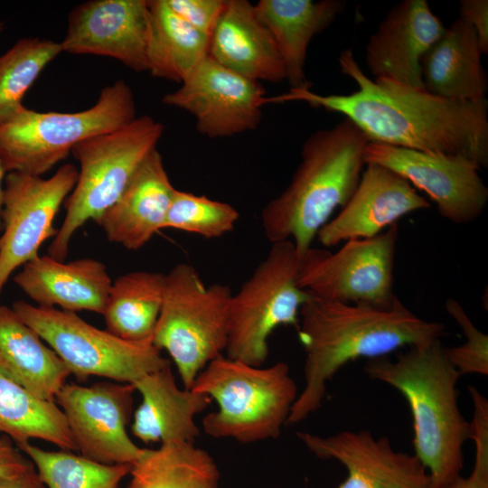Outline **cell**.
Segmentation results:
<instances>
[{
    "mask_svg": "<svg viewBox=\"0 0 488 488\" xmlns=\"http://www.w3.org/2000/svg\"><path fill=\"white\" fill-rule=\"evenodd\" d=\"M341 72L357 85L350 94L322 95L309 89L267 98V103L301 101L339 113L370 142L424 152L462 155L480 169L488 165L486 100L474 103L438 97L426 89L371 79L351 49L338 58Z\"/></svg>",
    "mask_w": 488,
    "mask_h": 488,
    "instance_id": "1",
    "label": "cell"
},
{
    "mask_svg": "<svg viewBox=\"0 0 488 488\" xmlns=\"http://www.w3.org/2000/svg\"><path fill=\"white\" fill-rule=\"evenodd\" d=\"M297 328L305 352V386L287 425L304 421L321 408L328 382L348 362L427 344L445 332L442 323L420 318L398 296L389 307L381 308L333 301L310 292L300 308Z\"/></svg>",
    "mask_w": 488,
    "mask_h": 488,
    "instance_id": "2",
    "label": "cell"
},
{
    "mask_svg": "<svg viewBox=\"0 0 488 488\" xmlns=\"http://www.w3.org/2000/svg\"><path fill=\"white\" fill-rule=\"evenodd\" d=\"M364 371L397 389L412 415L414 454L427 469L432 488H442L461 475L464 446L471 424L458 405L460 377L440 339L411 346L395 360H369Z\"/></svg>",
    "mask_w": 488,
    "mask_h": 488,
    "instance_id": "3",
    "label": "cell"
},
{
    "mask_svg": "<svg viewBox=\"0 0 488 488\" xmlns=\"http://www.w3.org/2000/svg\"><path fill=\"white\" fill-rule=\"evenodd\" d=\"M367 136L349 119L311 134L286 188L261 212L270 243L291 240L302 257L320 229L354 192L366 165Z\"/></svg>",
    "mask_w": 488,
    "mask_h": 488,
    "instance_id": "4",
    "label": "cell"
},
{
    "mask_svg": "<svg viewBox=\"0 0 488 488\" xmlns=\"http://www.w3.org/2000/svg\"><path fill=\"white\" fill-rule=\"evenodd\" d=\"M191 389L218 405L203 418L205 434L241 444L277 438L298 396L286 362L254 366L226 355L210 361Z\"/></svg>",
    "mask_w": 488,
    "mask_h": 488,
    "instance_id": "5",
    "label": "cell"
},
{
    "mask_svg": "<svg viewBox=\"0 0 488 488\" xmlns=\"http://www.w3.org/2000/svg\"><path fill=\"white\" fill-rule=\"evenodd\" d=\"M164 126L150 116L79 143L71 154L79 162L78 179L64 202L65 217L48 248L64 261L75 232L88 221H98L120 197L146 156L156 148Z\"/></svg>",
    "mask_w": 488,
    "mask_h": 488,
    "instance_id": "6",
    "label": "cell"
},
{
    "mask_svg": "<svg viewBox=\"0 0 488 488\" xmlns=\"http://www.w3.org/2000/svg\"><path fill=\"white\" fill-rule=\"evenodd\" d=\"M136 117L133 91L123 80L104 88L78 112H39L23 105L0 123V162L5 172L42 176L80 142Z\"/></svg>",
    "mask_w": 488,
    "mask_h": 488,
    "instance_id": "7",
    "label": "cell"
},
{
    "mask_svg": "<svg viewBox=\"0 0 488 488\" xmlns=\"http://www.w3.org/2000/svg\"><path fill=\"white\" fill-rule=\"evenodd\" d=\"M165 278L153 344L167 352L183 388L191 389L201 371L226 350L232 292L222 284L206 286L188 263L175 265Z\"/></svg>",
    "mask_w": 488,
    "mask_h": 488,
    "instance_id": "8",
    "label": "cell"
},
{
    "mask_svg": "<svg viewBox=\"0 0 488 488\" xmlns=\"http://www.w3.org/2000/svg\"><path fill=\"white\" fill-rule=\"evenodd\" d=\"M302 257L291 240L272 243L266 258L232 293L226 356L263 366L271 333L281 325L297 326L300 308L309 296L299 281Z\"/></svg>",
    "mask_w": 488,
    "mask_h": 488,
    "instance_id": "9",
    "label": "cell"
},
{
    "mask_svg": "<svg viewBox=\"0 0 488 488\" xmlns=\"http://www.w3.org/2000/svg\"><path fill=\"white\" fill-rule=\"evenodd\" d=\"M15 314L55 352L80 380L104 377L133 384L171 362L153 342L131 343L93 326L76 313L14 302Z\"/></svg>",
    "mask_w": 488,
    "mask_h": 488,
    "instance_id": "10",
    "label": "cell"
},
{
    "mask_svg": "<svg viewBox=\"0 0 488 488\" xmlns=\"http://www.w3.org/2000/svg\"><path fill=\"white\" fill-rule=\"evenodd\" d=\"M398 223L371 238L350 239L335 252L311 248L302 257L301 286L322 298L375 307H389Z\"/></svg>",
    "mask_w": 488,
    "mask_h": 488,
    "instance_id": "11",
    "label": "cell"
},
{
    "mask_svg": "<svg viewBox=\"0 0 488 488\" xmlns=\"http://www.w3.org/2000/svg\"><path fill=\"white\" fill-rule=\"evenodd\" d=\"M78 168L61 165L50 178L21 173L5 177L0 236V296L10 276L39 256V249L58 232L57 213L75 187Z\"/></svg>",
    "mask_w": 488,
    "mask_h": 488,
    "instance_id": "12",
    "label": "cell"
},
{
    "mask_svg": "<svg viewBox=\"0 0 488 488\" xmlns=\"http://www.w3.org/2000/svg\"><path fill=\"white\" fill-rule=\"evenodd\" d=\"M132 384L65 383L55 397L81 456L104 465H133L142 455L127 426L133 417Z\"/></svg>",
    "mask_w": 488,
    "mask_h": 488,
    "instance_id": "13",
    "label": "cell"
},
{
    "mask_svg": "<svg viewBox=\"0 0 488 488\" xmlns=\"http://www.w3.org/2000/svg\"><path fill=\"white\" fill-rule=\"evenodd\" d=\"M364 158L366 164L385 166L425 192L452 223H471L486 207L488 188L480 168L465 156L369 142Z\"/></svg>",
    "mask_w": 488,
    "mask_h": 488,
    "instance_id": "14",
    "label": "cell"
},
{
    "mask_svg": "<svg viewBox=\"0 0 488 488\" xmlns=\"http://www.w3.org/2000/svg\"><path fill=\"white\" fill-rule=\"evenodd\" d=\"M260 82L243 77L205 58L163 97V102L189 112L197 131L210 138L229 137L256 129L267 104Z\"/></svg>",
    "mask_w": 488,
    "mask_h": 488,
    "instance_id": "15",
    "label": "cell"
},
{
    "mask_svg": "<svg viewBox=\"0 0 488 488\" xmlns=\"http://www.w3.org/2000/svg\"><path fill=\"white\" fill-rule=\"evenodd\" d=\"M147 0H91L69 14L62 52L114 58L135 71H148Z\"/></svg>",
    "mask_w": 488,
    "mask_h": 488,
    "instance_id": "16",
    "label": "cell"
},
{
    "mask_svg": "<svg viewBox=\"0 0 488 488\" xmlns=\"http://www.w3.org/2000/svg\"><path fill=\"white\" fill-rule=\"evenodd\" d=\"M296 436L318 458L344 466L347 475L337 488H432L415 454L394 449L387 437H375L369 430L327 436L298 431Z\"/></svg>",
    "mask_w": 488,
    "mask_h": 488,
    "instance_id": "17",
    "label": "cell"
},
{
    "mask_svg": "<svg viewBox=\"0 0 488 488\" xmlns=\"http://www.w3.org/2000/svg\"><path fill=\"white\" fill-rule=\"evenodd\" d=\"M430 206L429 201L399 174L377 164H366L347 203L316 237L325 247L374 237L400 218Z\"/></svg>",
    "mask_w": 488,
    "mask_h": 488,
    "instance_id": "18",
    "label": "cell"
},
{
    "mask_svg": "<svg viewBox=\"0 0 488 488\" xmlns=\"http://www.w3.org/2000/svg\"><path fill=\"white\" fill-rule=\"evenodd\" d=\"M445 29L427 0L392 6L366 44L365 62L373 79L425 89L421 61Z\"/></svg>",
    "mask_w": 488,
    "mask_h": 488,
    "instance_id": "19",
    "label": "cell"
},
{
    "mask_svg": "<svg viewBox=\"0 0 488 488\" xmlns=\"http://www.w3.org/2000/svg\"><path fill=\"white\" fill-rule=\"evenodd\" d=\"M14 282L36 305L102 314L113 281L107 266L98 259L64 262L39 255L23 266Z\"/></svg>",
    "mask_w": 488,
    "mask_h": 488,
    "instance_id": "20",
    "label": "cell"
},
{
    "mask_svg": "<svg viewBox=\"0 0 488 488\" xmlns=\"http://www.w3.org/2000/svg\"><path fill=\"white\" fill-rule=\"evenodd\" d=\"M174 191L163 157L155 148L97 223L109 241L128 250H138L163 229Z\"/></svg>",
    "mask_w": 488,
    "mask_h": 488,
    "instance_id": "21",
    "label": "cell"
},
{
    "mask_svg": "<svg viewBox=\"0 0 488 488\" xmlns=\"http://www.w3.org/2000/svg\"><path fill=\"white\" fill-rule=\"evenodd\" d=\"M208 56L223 67L256 81L286 80L277 44L247 0H226L211 35Z\"/></svg>",
    "mask_w": 488,
    "mask_h": 488,
    "instance_id": "22",
    "label": "cell"
},
{
    "mask_svg": "<svg viewBox=\"0 0 488 488\" xmlns=\"http://www.w3.org/2000/svg\"><path fill=\"white\" fill-rule=\"evenodd\" d=\"M142 400L133 414L132 434L145 444L194 443L195 422L211 399L192 389H180L171 364L146 373L132 384Z\"/></svg>",
    "mask_w": 488,
    "mask_h": 488,
    "instance_id": "23",
    "label": "cell"
},
{
    "mask_svg": "<svg viewBox=\"0 0 488 488\" xmlns=\"http://www.w3.org/2000/svg\"><path fill=\"white\" fill-rule=\"evenodd\" d=\"M473 28L456 18L446 29L421 61L425 89L454 101L486 100L487 76Z\"/></svg>",
    "mask_w": 488,
    "mask_h": 488,
    "instance_id": "24",
    "label": "cell"
},
{
    "mask_svg": "<svg viewBox=\"0 0 488 488\" xmlns=\"http://www.w3.org/2000/svg\"><path fill=\"white\" fill-rule=\"evenodd\" d=\"M345 5L342 0H260L254 5L258 17L277 44L290 89L312 87L305 73L309 43Z\"/></svg>",
    "mask_w": 488,
    "mask_h": 488,
    "instance_id": "25",
    "label": "cell"
},
{
    "mask_svg": "<svg viewBox=\"0 0 488 488\" xmlns=\"http://www.w3.org/2000/svg\"><path fill=\"white\" fill-rule=\"evenodd\" d=\"M0 371L51 401L71 374L55 352L6 305H0Z\"/></svg>",
    "mask_w": 488,
    "mask_h": 488,
    "instance_id": "26",
    "label": "cell"
},
{
    "mask_svg": "<svg viewBox=\"0 0 488 488\" xmlns=\"http://www.w3.org/2000/svg\"><path fill=\"white\" fill-rule=\"evenodd\" d=\"M165 281V274L147 270L128 272L116 278L102 314L107 330L127 342H153Z\"/></svg>",
    "mask_w": 488,
    "mask_h": 488,
    "instance_id": "27",
    "label": "cell"
},
{
    "mask_svg": "<svg viewBox=\"0 0 488 488\" xmlns=\"http://www.w3.org/2000/svg\"><path fill=\"white\" fill-rule=\"evenodd\" d=\"M147 3L148 71L153 77L181 83L208 57L210 38L173 12L165 0Z\"/></svg>",
    "mask_w": 488,
    "mask_h": 488,
    "instance_id": "28",
    "label": "cell"
},
{
    "mask_svg": "<svg viewBox=\"0 0 488 488\" xmlns=\"http://www.w3.org/2000/svg\"><path fill=\"white\" fill-rule=\"evenodd\" d=\"M128 475L127 488H217L221 474L213 457L194 443L167 442L145 448Z\"/></svg>",
    "mask_w": 488,
    "mask_h": 488,
    "instance_id": "29",
    "label": "cell"
},
{
    "mask_svg": "<svg viewBox=\"0 0 488 488\" xmlns=\"http://www.w3.org/2000/svg\"><path fill=\"white\" fill-rule=\"evenodd\" d=\"M0 434L15 445L39 439L76 452L66 419L55 401L38 398L0 371Z\"/></svg>",
    "mask_w": 488,
    "mask_h": 488,
    "instance_id": "30",
    "label": "cell"
},
{
    "mask_svg": "<svg viewBox=\"0 0 488 488\" xmlns=\"http://www.w3.org/2000/svg\"><path fill=\"white\" fill-rule=\"evenodd\" d=\"M47 488H118L131 465H104L70 451H50L31 442L16 445Z\"/></svg>",
    "mask_w": 488,
    "mask_h": 488,
    "instance_id": "31",
    "label": "cell"
},
{
    "mask_svg": "<svg viewBox=\"0 0 488 488\" xmlns=\"http://www.w3.org/2000/svg\"><path fill=\"white\" fill-rule=\"evenodd\" d=\"M61 52V42L23 38L0 56V123L23 106L27 90Z\"/></svg>",
    "mask_w": 488,
    "mask_h": 488,
    "instance_id": "32",
    "label": "cell"
},
{
    "mask_svg": "<svg viewBox=\"0 0 488 488\" xmlns=\"http://www.w3.org/2000/svg\"><path fill=\"white\" fill-rule=\"evenodd\" d=\"M239 218V211L227 202L175 189L163 229L214 239L231 231Z\"/></svg>",
    "mask_w": 488,
    "mask_h": 488,
    "instance_id": "33",
    "label": "cell"
},
{
    "mask_svg": "<svg viewBox=\"0 0 488 488\" xmlns=\"http://www.w3.org/2000/svg\"><path fill=\"white\" fill-rule=\"evenodd\" d=\"M447 314L462 329L465 342L449 348L446 354L460 376L466 374L488 375V336L472 322L460 303L453 298L446 301Z\"/></svg>",
    "mask_w": 488,
    "mask_h": 488,
    "instance_id": "34",
    "label": "cell"
},
{
    "mask_svg": "<svg viewBox=\"0 0 488 488\" xmlns=\"http://www.w3.org/2000/svg\"><path fill=\"white\" fill-rule=\"evenodd\" d=\"M474 412L471 436L474 462L468 476L459 475L442 488H488V399L475 387L469 386Z\"/></svg>",
    "mask_w": 488,
    "mask_h": 488,
    "instance_id": "35",
    "label": "cell"
},
{
    "mask_svg": "<svg viewBox=\"0 0 488 488\" xmlns=\"http://www.w3.org/2000/svg\"><path fill=\"white\" fill-rule=\"evenodd\" d=\"M170 9L194 29L211 38L226 0H165Z\"/></svg>",
    "mask_w": 488,
    "mask_h": 488,
    "instance_id": "36",
    "label": "cell"
},
{
    "mask_svg": "<svg viewBox=\"0 0 488 488\" xmlns=\"http://www.w3.org/2000/svg\"><path fill=\"white\" fill-rule=\"evenodd\" d=\"M459 18L474 31L483 54L488 52V1H460Z\"/></svg>",
    "mask_w": 488,
    "mask_h": 488,
    "instance_id": "37",
    "label": "cell"
},
{
    "mask_svg": "<svg viewBox=\"0 0 488 488\" xmlns=\"http://www.w3.org/2000/svg\"><path fill=\"white\" fill-rule=\"evenodd\" d=\"M33 465L7 436L0 434V477L18 475Z\"/></svg>",
    "mask_w": 488,
    "mask_h": 488,
    "instance_id": "38",
    "label": "cell"
},
{
    "mask_svg": "<svg viewBox=\"0 0 488 488\" xmlns=\"http://www.w3.org/2000/svg\"><path fill=\"white\" fill-rule=\"evenodd\" d=\"M0 488H47L33 465L25 472L12 477H0Z\"/></svg>",
    "mask_w": 488,
    "mask_h": 488,
    "instance_id": "39",
    "label": "cell"
},
{
    "mask_svg": "<svg viewBox=\"0 0 488 488\" xmlns=\"http://www.w3.org/2000/svg\"><path fill=\"white\" fill-rule=\"evenodd\" d=\"M5 172L0 162V233L2 232V221H1V211H2V200H3V192H4V182H5Z\"/></svg>",
    "mask_w": 488,
    "mask_h": 488,
    "instance_id": "40",
    "label": "cell"
},
{
    "mask_svg": "<svg viewBox=\"0 0 488 488\" xmlns=\"http://www.w3.org/2000/svg\"><path fill=\"white\" fill-rule=\"evenodd\" d=\"M2 29H3V23H0V32L2 31Z\"/></svg>",
    "mask_w": 488,
    "mask_h": 488,
    "instance_id": "41",
    "label": "cell"
},
{
    "mask_svg": "<svg viewBox=\"0 0 488 488\" xmlns=\"http://www.w3.org/2000/svg\"><path fill=\"white\" fill-rule=\"evenodd\" d=\"M217 488H219V487H217Z\"/></svg>",
    "mask_w": 488,
    "mask_h": 488,
    "instance_id": "42",
    "label": "cell"
}]
</instances>
